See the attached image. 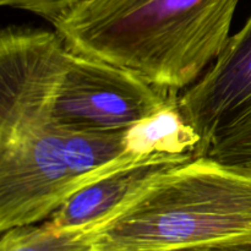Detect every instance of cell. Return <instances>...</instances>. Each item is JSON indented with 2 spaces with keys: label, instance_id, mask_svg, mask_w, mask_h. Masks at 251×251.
Wrapping results in <instances>:
<instances>
[{
  "label": "cell",
  "instance_id": "cell-1",
  "mask_svg": "<svg viewBox=\"0 0 251 251\" xmlns=\"http://www.w3.org/2000/svg\"><path fill=\"white\" fill-rule=\"evenodd\" d=\"M239 0H86L53 22L73 53L135 71L178 93L230 39Z\"/></svg>",
  "mask_w": 251,
  "mask_h": 251
},
{
  "label": "cell",
  "instance_id": "cell-2",
  "mask_svg": "<svg viewBox=\"0 0 251 251\" xmlns=\"http://www.w3.org/2000/svg\"><path fill=\"white\" fill-rule=\"evenodd\" d=\"M93 251H169L251 234V166L194 157L90 232Z\"/></svg>",
  "mask_w": 251,
  "mask_h": 251
},
{
  "label": "cell",
  "instance_id": "cell-3",
  "mask_svg": "<svg viewBox=\"0 0 251 251\" xmlns=\"http://www.w3.org/2000/svg\"><path fill=\"white\" fill-rule=\"evenodd\" d=\"M176 97L135 71L71 51L51 119L65 131H119L152 117Z\"/></svg>",
  "mask_w": 251,
  "mask_h": 251
},
{
  "label": "cell",
  "instance_id": "cell-4",
  "mask_svg": "<svg viewBox=\"0 0 251 251\" xmlns=\"http://www.w3.org/2000/svg\"><path fill=\"white\" fill-rule=\"evenodd\" d=\"M70 54L55 31L14 26L2 29L0 142L54 124V96Z\"/></svg>",
  "mask_w": 251,
  "mask_h": 251
},
{
  "label": "cell",
  "instance_id": "cell-5",
  "mask_svg": "<svg viewBox=\"0 0 251 251\" xmlns=\"http://www.w3.org/2000/svg\"><path fill=\"white\" fill-rule=\"evenodd\" d=\"M76 191L55 124L0 142V230L34 225Z\"/></svg>",
  "mask_w": 251,
  "mask_h": 251
},
{
  "label": "cell",
  "instance_id": "cell-6",
  "mask_svg": "<svg viewBox=\"0 0 251 251\" xmlns=\"http://www.w3.org/2000/svg\"><path fill=\"white\" fill-rule=\"evenodd\" d=\"M178 107L200 136L195 157L206 156L216 134L251 110V15L212 68L179 96Z\"/></svg>",
  "mask_w": 251,
  "mask_h": 251
},
{
  "label": "cell",
  "instance_id": "cell-7",
  "mask_svg": "<svg viewBox=\"0 0 251 251\" xmlns=\"http://www.w3.org/2000/svg\"><path fill=\"white\" fill-rule=\"evenodd\" d=\"M191 158L163 157L107 174L69 196L49 222L59 229L92 232L119 215L159 176Z\"/></svg>",
  "mask_w": 251,
  "mask_h": 251
},
{
  "label": "cell",
  "instance_id": "cell-8",
  "mask_svg": "<svg viewBox=\"0 0 251 251\" xmlns=\"http://www.w3.org/2000/svg\"><path fill=\"white\" fill-rule=\"evenodd\" d=\"M178 97L169 105L125 131L129 153L139 157L181 156L195 157L200 136L184 119L178 107Z\"/></svg>",
  "mask_w": 251,
  "mask_h": 251
},
{
  "label": "cell",
  "instance_id": "cell-9",
  "mask_svg": "<svg viewBox=\"0 0 251 251\" xmlns=\"http://www.w3.org/2000/svg\"><path fill=\"white\" fill-rule=\"evenodd\" d=\"M0 251H93V238L90 232L59 229L48 221L2 232Z\"/></svg>",
  "mask_w": 251,
  "mask_h": 251
},
{
  "label": "cell",
  "instance_id": "cell-10",
  "mask_svg": "<svg viewBox=\"0 0 251 251\" xmlns=\"http://www.w3.org/2000/svg\"><path fill=\"white\" fill-rule=\"evenodd\" d=\"M206 156L226 163L251 166V110L216 134Z\"/></svg>",
  "mask_w": 251,
  "mask_h": 251
},
{
  "label": "cell",
  "instance_id": "cell-11",
  "mask_svg": "<svg viewBox=\"0 0 251 251\" xmlns=\"http://www.w3.org/2000/svg\"><path fill=\"white\" fill-rule=\"evenodd\" d=\"M86 0H0L2 6L32 12L53 24Z\"/></svg>",
  "mask_w": 251,
  "mask_h": 251
},
{
  "label": "cell",
  "instance_id": "cell-12",
  "mask_svg": "<svg viewBox=\"0 0 251 251\" xmlns=\"http://www.w3.org/2000/svg\"><path fill=\"white\" fill-rule=\"evenodd\" d=\"M169 251H251V234L202 243Z\"/></svg>",
  "mask_w": 251,
  "mask_h": 251
}]
</instances>
